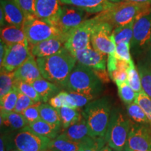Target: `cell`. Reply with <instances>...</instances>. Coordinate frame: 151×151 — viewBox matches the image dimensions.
<instances>
[{"label":"cell","mask_w":151,"mask_h":151,"mask_svg":"<svg viewBox=\"0 0 151 151\" xmlns=\"http://www.w3.org/2000/svg\"><path fill=\"white\" fill-rule=\"evenodd\" d=\"M37 62L43 78L65 88L77 60L72 52L64 46L55 54L37 58Z\"/></svg>","instance_id":"1"},{"label":"cell","mask_w":151,"mask_h":151,"mask_svg":"<svg viewBox=\"0 0 151 151\" xmlns=\"http://www.w3.org/2000/svg\"><path fill=\"white\" fill-rule=\"evenodd\" d=\"M151 9V4H139L124 1L117 3L94 17L97 22L109 23L113 27L134 21Z\"/></svg>","instance_id":"2"},{"label":"cell","mask_w":151,"mask_h":151,"mask_svg":"<svg viewBox=\"0 0 151 151\" xmlns=\"http://www.w3.org/2000/svg\"><path fill=\"white\" fill-rule=\"evenodd\" d=\"M111 113V105L108 97L92 100L85 106L82 115L88 125L90 137H104Z\"/></svg>","instance_id":"3"},{"label":"cell","mask_w":151,"mask_h":151,"mask_svg":"<svg viewBox=\"0 0 151 151\" xmlns=\"http://www.w3.org/2000/svg\"><path fill=\"white\" fill-rule=\"evenodd\" d=\"M65 88L69 92L95 98L103 90L102 82L91 68L77 63L69 75Z\"/></svg>","instance_id":"4"},{"label":"cell","mask_w":151,"mask_h":151,"mask_svg":"<svg viewBox=\"0 0 151 151\" xmlns=\"http://www.w3.org/2000/svg\"><path fill=\"white\" fill-rule=\"evenodd\" d=\"M132 124L118 109L111 111L110 120L104 136L107 146L116 151H123Z\"/></svg>","instance_id":"5"},{"label":"cell","mask_w":151,"mask_h":151,"mask_svg":"<svg viewBox=\"0 0 151 151\" xmlns=\"http://www.w3.org/2000/svg\"><path fill=\"white\" fill-rule=\"evenodd\" d=\"M88 14V12L78 7L62 4L56 16L48 23L54 26L62 35L69 37L73 29L87 20Z\"/></svg>","instance_id":"6"},{"label":"cell","mask_w":151,"mask_h":151,"mask_svg":"<svg viewBox=\"0 0 151 151\" xmlns=\"http://www.w3.org/2000/svg\"><path fill=\"white\" fill-rule=\"evenodd\" d=\"M22 29L31 46L52 38L65 37L68 39L52 24L36 16L26 17Z\"/></svg>","instance_id":"7"},{"label":"cell","mask_w":151,"mask_h":151,"mask_svg":"<svg viewBox=\"0 0 151 151\" xmlns=\"http://www.w3.org/2000/svg\"><path fill=\"white\" fill-rule=\"evenodd\" d=\"M95 22L90 38L92 48L105 55L114 53L116 44L112 37L113 27L107 22Z\"/></svg>","instance_id":"8"},{"label":"cell","mask_w":151,"mask_h":151,"mask_svg":"<svg viewBox=\"0 0 151 151\" xmlns=\"http://www.w3.org/2000/svg\"><path fill=\"white\" fill-rule=\"evenodd\" d=\"M96 22L94 18L87 19L69 34L65 46L69 51L75 52L91 46L92 31Z\"/></svg>","instance_id":"9"},{"label":"cell","mask_w":151,"mask_h":151,"mask_svg":"<svg viewBox=\"0 0 151 151\" xmlns=\"http://www.w3.org/2000/svg\"><path fill=\"white\" fill-rule=\"evenodd\" d=\"M51 139L36 134L28 127L22 129L15 136L14 146L20 151H41L48 147Z\"/></svg>","instance_id":"10"},{"label":"cell","mask_w":151,"mask_h":151,"mask_svg":"<svg viewBox=\"0 0 151 151\" xmlns=\"http://www.w3.org/2000/svg\"><path fill=\"white\" fill-rule=\"evenodd\" d=\"M31 47L28 41L18 44L6 46L1 69L8 71H16L31 55Z\"/></svg>","instance_id":"11"},{"label":"cell","mask_w":151,"mask_h":151,"mask_svg":"<svg viewBox=\"0 0 151 151\" xmlns=\"http://www.w3.org/2000/svg\"><path fill=\"white\" fill-rule=\"evenodd\" d=\"M149 45H151V9L135 20L130 43L134 50H142Z\"/></svg>","instance_id":"12"},{"label":"cell","mask_w":151,"mask_h":151,"mask_svg":"<svg viewBox=\"0 0 151 151\" xmlns=\"http://www.w3.org/2000/svg\"><path fill=\"white\" fill-rule=\"evenodd\" d=\"M124 149L151 151V129L143 124H132Z\"/></svg>","instance_id":"13"},{"label":"cell","mask_w":151,"mask_h":151,"mask_svg":"<svg viewBox=\"0 0 151 151\" xmlns=\"http://www.w3.org/2000/svg\"><path fill=\"white\" fill-rule=\"evenodd\" d=\"M77 62L93 70L106 69V55L101 53L92 46L73 53Z\"/></svg>","instance_id":"14"},{"label":"cell","mask_w":151,"mask_h":151,"mask_svg":"<svg viewBox=\"0 0 151 151\" xmlns=\"http://www.w3.org/2000/svg\"><path fill=\"white\" fill-rule=\"evenodd\" d=\"M124 0H60L61 4L71 5L83 9L88 14H99Z\"/></svg>","instance_id":"15"},{"label":"cell","mask_w":151,"mask_h":151,"mask_svg":"<svg viewBox=\"0 0 151 151\" xmlns=\"http://www.w3.org/2000/svg\"><path fill=\"white\" fill-rule=\"evenodd\" d=\"M67 40L65 37H56L41 41L31 46L32 55L37 58L52 55L65 46Z\"/></svg>","instance_id":"16"},{"label":"cell","mask_w":151,"mask_h":151,"mask_svg":"<svg viewBox=\"0 0 151 151\" xmlns=\"http://www.w3.org/2000/svg\"><path fill=\"white\" fill-rule=\"evenodd\" d=\"M15 72V78L32 84L34 81L42 78L35 57L31 55L22 65L18 67Z\"/></svg>","instance_id":"17"},{"label":"cell","mask_w":151,"mask_h":151,"mask_svg":"<svg viewBox=\"0 0 151 151\" xmlns=\"http://www.w3.org/2000/svg\"><path fill=\"white\" fill-rule=\"evenodd\" d=\"M1 8L7 24L22 28L27 16L14 0H1Z\"/></svg>","instance_id":"18"},{"label":"cell","mask_w":151,"mask_h":151,"mask_svg":"<svg viewBox=\"0 0 151 151\" xmlns=\"http://www.w3.org/2000/svg\"><path fill=\"white\" fill-rule=\"evenodd\" d=\"M60 4V0H35L36 17L49 22L59 11Z\"/></svg>","instance_id":"19"},{"label":"cell","mask_w":151,"mask_h":151,"mask_svg":"<svg viewBox=\"0 0 151 151\" xmlns=\"http://www.w3.org/2000/svg\"><path fill=\"white\" fill-rule=\"evenodd\" d=\"M59 135L75 142H81L90 137L89 130L83 116L78 122L71 124L66 129L62 130V133Z\"/></svg>","instance_id":"20"},{"label":"cell","mask_w":151,"mask_h":151,"mask_svg":"<svg viewBox=\"0 0 151 151\" xmlns=\"http://www.w3.org/2000/svg\"><path fill=\"white\" fill-rule=\"evenodd\" d=\"M0 36L1 41H2L6 46L18 44L27 41L25 34L22 27L10 24L1 28Z\"/></svg>","instance_id":"21"},{"label":"cell","mask_w":151,"mask_h":151,"mask_svg":"<svg viewBox=\"0 0 151 151\" xmlns=\"http://www.w3.org/2000/svg\"><path fill=\"white\" fill-rule=\"evenodd\" d=\"M32 85L40 96L41 101L44 103L49 101L60 92L59 86L43 78L34 81Z\"/></svg>","instance_id":"22"},{"label":"cell","mask_w":151,"mask_h":151,"mask_svg":"<svg viewBox=\"0 0 151 151\" xmlns=\"http://www.w3.org/2000/svg\"><path fill=\"white\" fill-rule=\"evenodd\" d=\"M28 124L29 122L22 113L15 111L1 112V126H6L13 129H22Z\"/></svg>","instance_id":"23"},{"label":"cell","mask_w":151,"mask_h":151,"mask_svg":"<svg viewBox=\"0 0 151 151\" xmlns=\"http://www.w3.org/2000/svg\"><path fill=\"white\" fill-rule=\"evenodd\" d=\"M39 113L41 119L54 126L60 132L61 131L62 129V120L57 109L48 104L41 103L39 106Z\"/></svg>","instance_id":"24"},{"label":"cell","mask_w":151,"mask_h":151,"mask_svg":"<svg viewBox=\"0 0 151 151\" xmlns=\"http://www.w3.org/2000/svg\"><path fill=\"white\" fill-rule=\"evenodd\" d=\"M28 127L37 134L48 137L50 139H54L58 137L60 132L54 126L44 121L42 119L29 123Z\"/></svg>","instance_id":"25"},{"label":"cell","mask_w":151,"mask_h":151,"mask_svg":"<svg viewBox=\"0 0 151 151\" xmlns=\"http://www.w3.org/2000/svg\"><path fill=\"white\" fill-rule=\"evenodd\" d=\"M48 148L58 151H81V142H75L58 135L54 139H51Z\"/></svg>","instance_id":"26"},{"label":"cell","mask_w":151,"mask_h":151,"mask_svg":"<svg viewBox=\"0 0 151 151\" xmlns=\"http://www.w3.org/2000/svg\"><path fill=\"white\" fill-rule=\"evenodd\" d=\"M134 21L124 25L119 26L113 29L112 37L116 44L120 43H131L132 37H133V28Z\"/></svg>","instance_id":"27"},{"label":"cell","mask_w":151,"mask_h":151,"mask_svg":"<svg viewBox=\"0 0 151 151\" xmlns=\"http://www.w3.org/2000/svg\"><path fill=\"white\" fill-rule=\"evenodd\" d=\"M57 110L62 120V130L66 129L83 118V115L81 114L77 109L63 106Z\"/></svg>","instance_id":"28"},{"label":"cell","mask_w":151,"mask_h":151,"mask_svg":"<svg viewBox=\"0 0 151 151\" xmlns=\"http://www.w3.org/2000/svg\"><path fill=\"white\" fill-rule=\"evenodd\" d=\"M16 78L14 71H8L1 69L0 73V98L11 91L14 88Z\"/></svg>","instance_id":"29"},{"label":"cell","mask_w":151,"mask_h":151,"mask_svg":"<svg viewBox=\"0 0 151 151\" xmlns=\"http://www.w3.org/2000/svg\"><path fill=\"white\" fill-rule=\"evenodd\" d=\"M18 90L14 86L10 92L0 98L1 112H11L14 111L18 100Z\"/></svg>","instance_id":"30"},{"label":"cell","mask_w":151,"mask_h":151,"mask_svg":"<svg viewBox=\"0 0 151 151\" xmlns=\"http://www.w3.org/2000/svg\"><path fill=\"white\" fill-rule=\"evenodd\" d=\"M127 113L134 121L139 124H149L148 120L143 109L137 102H133L127 105Z\"/></svg>","instance_id":"31"},{"label":"cell","mask_w":151,"mask_h":151,"mask_svg":"<svg viewBox=\"0 0 151 151\" xmlns=\"http://www.w3.org/2000/svg\"><path fill=\"white\" fill-rule=\"evenodd\" d=\"M143 91L151 98V67L146 65L139 66Z\"/></svg>","instance_id":"32"},{"label":"cell","mask_w":151,"mask_h":151,"mask_svg":"<svg viewBox=\"0 0 151 151\" xmlns=\"http://www.w3.org/2000/svg\"><path fill=\"white\" fill-rule=\"evenodd\" d=\"M127 83L137 94L143 91L140 75H139V71H137L136 69L134 62L131 64L127 70Z\"/></svg>","instance_id":"33"},{"label":"cell","mask_w":151,"mask_h":151,"mask_svg":"<svg viewBox=\"0 0 151 151\" xmlns=\"http://www.w3.org/2000/svg\"><path fill=\"white\" fill-rule=\"evenodd\" d=\"M117 86H118L119 96L124 104L129 105L134 102L137 93L134 92V90L132 89L127 82L117 84Z\"/></svg>","instance_id":"34"},{"label":"cell","mask_w":151,"mask_h":151,"mask_svg":"<svg viewBox=\"0 0 151 151\" xmlns=\"http://www.w3.org/2000/svg\"><path fill=\"white\" fill-rule=\"evenodd\" d=\"M14 87H16L19 92H22V93L27 95V97H29L30 99H32L35 103L41 101L40 96L39 95V94L36 91L32 85L29 83L16 80Z\"/></svg>","instance_id":"35"},{"label":"cell","mask_w":151,"mask_h":151,"mask_svg":"<svg viewBox=\"0 0 151 151\" xmlns=\"http://www.w3.org/2000/svg\"><path fill=\"white\" fill-rule=\"evenodd\" d=\"M104 137L93 138L88 137L81 141V151H99L105 145Z\"/></svg>","instance_id":"36"},{"label":"cell","mask_w":151,"mask_h":151,"mask_svg":"<svg viewBox=\"0 0 151 151\" xmlns=\"http://www.w3.org/2000/svg\"><path fill=\"white\" fill-rule=\"evenodd\" d=\"M135 102L143 109L148 118L149 124L151 127V98L149 97L144 92L142 91L137 94Z\"/></svg>","instance_id":"37"},{"label":"cell","mask_w":151,"mask_h":151,"mask_svg":"<svg viewBox=\"0 0 151 151\" xmlns=\"http://www.w3.org/2000/svg\"><path fill=\"white\" fill-rule=\"evenodd\" d=\"M130 43L122 42L116 44L114 55L118 59L124 60L129 63H132V60L130 55Z\"/></svg>","instance_id":"38"},{"label":"cell","mask_w":151,"mask_h":151,"mask_svg":"<svg viewBox=\"0 0 151 151\" xmlns=\"http://www.w3.org/2000/svg\"><path fill=\"white\" fill-rule=\"evenodd\" d=\"M35 102L32 99H30L29 97L27 95L24 94L22 92L18 91V100H17V103L16 108L14 109V111L18 113H22L29 106L35 104Z\"/></svg>","instance_id":"39"},{"label":"cell","mask_w":151,"mask_h":151,"mask_svg":"<svg viewBox=\"0 0 151 151\" xmlns=\"http://www.w3.org/2000/svg\"><path fill=\"white\" fill-rule=\"evenodd\" d=\"M41 103H42L41 101L35 103V104L29 106L22 113L29 123H32V122L41 119L40 113H39V106Z\"/></svg>","instance_id":"40"},{"label":"cell","mask_w":151,"mask_h":151,"mask_svg":"<svg viewBox=\"0 0 151 151\" xmlns=\"http://www.w3.org/2000/svg\"><path fill=\"white\" fill-rule=\"evenodd\" d=\"M24 11L26 16H36L35 0H14Z\"/></svg>","instance_id":"41"},{"label":"cell","mask_w":151,"mask_h":151,"mask_svg":"<svg viewBox=\"0 0 151 151\" xmlns=\"http://www.w3.org/2000/svg\"><path fill=\"white\" fill-rule=\"evenodd\" d=\"M110 78L113 82L117 84L121 83L123 82H127V70L125 69H116V70L109 73Z\"/></svg>","instance_id":"42"},{"label":"cell","mask_w":151,"mask_h":151,"mask_svg":"<svg viewBox=\"0 0 151 151\" xmlns=\"http://www.w3.org/2000/svg\"><path fill=\"white\" fill-rule=\"evenodd\" d=\"M93 70V69H92ZM95 74L102 82V83H107L110 81V76L106 69H101V70H93Z\"/></svg>","instance_id":"43"},{"label":"cell","mask_w":151,"mask_h":151,"mask_svg":"<svg viewBox=\"0 0 151 151\" xmlns=\"http://www.w3.org/2000/svg\"><path fill=\"white\" fill-rule=\"evenodd\" d=\"M49 104L52 106L55 109H59L63 107V101H62V97H60L59 93L49 100Z\"/></svg>","instance_id":"44"},{"label":"cell","mask_w":151,"mask_h":151,"mask_svg":"<svg viewBox=\"0 0 151 151\" xmlns=\"http://www.w3.org/2000/svg\"><path fill=\"white\" fill-rule=\"evenodd\" d=\"M6 18L4 14V11L2 9H0V24H1V27H4L6 24Z\"/></svg>","instance_id":"45"},{"label":"cell","mask_w":151,"mask_h":151,"mask_svg":"<svg viewBox=\"0 0 151 151\" xmlns=\"http://www.w3.org/2000/svg\"><path fill=\"white\" fill-rule=\"evenodd\" d=\"M124 1L139 4H151V0H124Z\"/></svg>","instance_id":"46"},{"label":"cell","mask_w":151,"mask_h":151,"mask_svg":"<svg viewBox=\"0 0 151 151\" xmlns=\"http://www.w3.org/2000/svg\"><path fill=\"white\" fill-rule=\"evenodd\" d=\"M99 151H112V148H110L109 146H104L103 148L100 149Z\"/></svg>","instance_id":"47"},{"label":"cell","mask_w":151,"mask_h":151,"mask_svg":"<svg viewBox=\"0 0 151 151\" xmlns=\"http://www.w3.org/2000/svg\"><path fill=\"white\" fill-rule=\"evenodd\" d=\"M41 151H54L53 150H52V149H51V148H44V149H43V150H41Z\"/></svg>","instance_id":"48"},{"label":"cell","mask_w":151,"mask_h":151,"mask_svg":"<svg viewBox=\"0 0 151 151\" xmlns=\"http://www.w3.org/2000/svg\"><path fill=\"white\" fill-rule=\"evenodd\" d=\"M9 151H20V150H18V149H16V150H9Z\"/></svg>","instance_id":"49"},{"label":"cell","mask_w":151,"mask_h":151,"mask_svg":"<svg viewBox=\"0 0 151 151\" xmlns=\"http://www.w3.org/2000/svg\"><path fill=\"white\" fill-rule=\"evenodd\" d=\"M52 150H53V149H52ZM54 151H58V150H53Z\"/></svg>","instance_id":"50"},{"label":"cell","mask_w":151,"mask_h":151,"mask_svg":"<svg viewBox=\"0 0 151 151\" xmlns=\"http://www.w3.org/2000/svg\"><path fill=\"white\" fill-rule=\"evenodd\" d=\"M114 151H116V150H114Z\"/></svg>","instance_id":"51"}]
</instances>
